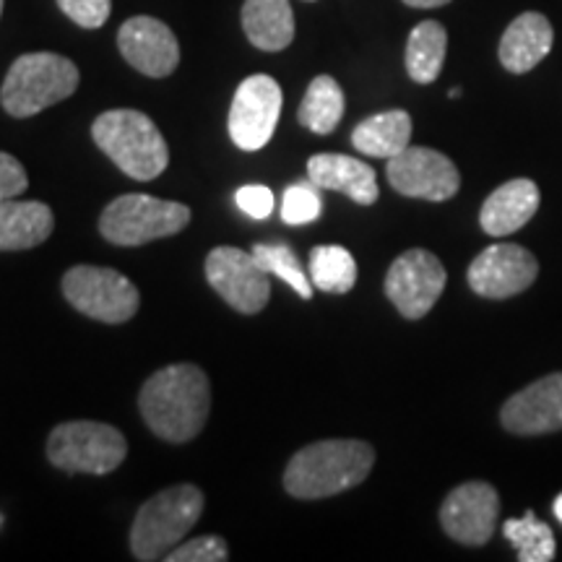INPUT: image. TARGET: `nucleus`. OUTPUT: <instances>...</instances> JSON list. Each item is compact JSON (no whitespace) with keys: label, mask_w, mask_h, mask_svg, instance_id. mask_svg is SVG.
I'll return each mask as SVG.
<instances>
[{"label":"nucleus","mask_w":562,"mask_h":562,"mask_svg":"<svg viewBox=\"0 0 562 562\" xmlns=\"http://www.w3.org/2000/svg\"><path fill=\"white\" fill-rule=\"evenodd\" d=\"M552 510H554V518H558V521L562 524V492L558 497H554V503H552Z\"/></svg>","instance_id":"nucleus-34"},{"label":"nucleus","mask_w":562,"mask_h":562,"mask_svg":"<svg viewBox=\"0 0 562 562\" xmlns=\"http://www.w3.org/2000/svg\"><path fill=\"white\" fill-rule=\"evenodd\" d=\"M149 430L167 442H188L203 430L211 412V385L199 364H167L138 393Z\"/></svg>","instance_id":"nucleus-1"},{"label":"nucleus","mask_w":562,"mask_h":562,"mask_svg":"<svg viewBox=\"0 0 562 562\" xmlns=\"http://www.w3.org/2000/svg\"><path fill=\"white\" fill-rule=\"evenodd\" d=\"M412 9H440V5H448L451 0H404Z\"/></svg>","instance_id":"nucleus-33"},{"label":"nucleus","mask_w":562,"mask_h":562,"mask_svg":"<svg viewBox=\"0 0 562 562\" xmlns=\"http://www.w3.org/2000/svg\"><path fill=\"white\" fill-rule=\"evenodd\" d=\"M501 422L513 435L562 430V372H552L510 396L501 412Z\"/></svg>","instance_id":"nucleus-16"},{"label":"nucleus","mask_w":562,"mask_h":562,"mask_svg":"<svg viewBox=\"0 0 562 562\" xmlns=\"http://www.w3.org/2000/svg\"><path fill=\"white\" fill-rule=\"evenodd\" d=\"M235 201L250 220H269L273 211V193L266 186H245L237 191Z\"/></svg>","instance_id":"nucleus-32"},{"label":"nucleus","mask_w":562,"mask_h":562,"mask_svg":"<svg viewBox=\"0 0 562 562\" xmlns=\"http://www.w3.org/2000/svg\"><path fill=\"white\" fill-rule=\"evenodd\" d=\"M128 456V440L104 422H60L47 438V459L68 474H110Z\"/></svg>","instance_id":"nucleus-6"},{"label":"nucleus","mask_w":562,"mask_h":562,"mask_svg":"<svg viewBox=\"0 0 562 562\" xmlns=\"http://www.w3.org/2000/svg\"><path fill=\"white\" fill-rule=\"evenodd\" d=\"M539 201H542V195H539L537 182L529 178L508 180L482 203V229L490 237H508L529 224L531 216L537 214Z\"/></svg>","instance_id":"nucleus-18"},{"label":"nucleus","mask_w":562,"mask_h":562,"mask_svg":"<svg viewBox=\"0 0 562 562\" xmlns=\"http://www.w3.org/2000/svg\"><path fill=\"white\" fill-rule=\"evenodd\" d=\"M412 140V117L406 110H385L368 117L351 131V146L364 157L391 159Z\"/></svg>","instance_id":"nucleus-22"},{"label":"nucleus","mask_w":562,"mask_h":562,"mask_svg":"<svg viewBox=\"0 0 562 562\" xmlns=\"http://www.w3.org/2000/svg\"><path fill=\"white\" fill-rule=\"evenodd\" d=\"M315 290L328 294H347L357 284V261L341 245H318L307 258Z\"/></svg>","instance_id":"nucleus-25"},{"label":"nucleus","mask_w":562,"mask_h":562,"mask_svg":"<svg viewBox=\"0 0 562 562\" xmlns=\"http://www.w3.org/2000/svg\"><path fill=\"white\" fill-rule=\"evenodd\" d=\"M501 497L487 482H467L451 490L440 505V524L448 537L459 544L482 547L495 533Z\"/></svg>","instance_id":"nucleus-14"},{"label":"nucleus","mask_w":562,"mask_h":562,"mask_svg":"<svg viewBox=\"0 0 562 562\" xmlns=\"http://www.w3.org/2000/svg\"><path fill=\"white\" fill-rule=\"evenodd\" d=\"M0 16H3V0H0Z\"/></svg>","instance_id":"nucleus-36"},{"label":"nucleus","mask_w":562,"mask_h":562,"mask_svg":"<svg viewBox=\"0 0 562 562\" xmlns=\"http://www.w3.org/2000/svg\"><path fill=\"white\" fill-rule=\"evenodd\" d=\"M91 138L117 170L138 182L159 178L170 165V149L149 115L138 110H108L91 123Z\"/></svg>","instance_id":"nucleus-3"},{"label":"nucleus","mask_w":562,"mask_h":562,"mask_svg":"<svg viewBox=\"0 0 562 562\" xmlns=\"http://www.w3.org/2000/svg\"><path fill=\"white\" fill-rule=\"evenodd\" d=\"M554 30L550 19L537 11H526L510 21L501 40V63L510 74H529L552 50Z\"/></svg>","instance_id":"nucleus-19"},{"label":"nucleus","mask_w":562,"mask_h":562,"mask_svg":"<svg viewBox=\"0 0 562 562\" xmlns=\"http://www.w3.org/2000/svg\"><path fill=\"white\" fill-rule=\"evenodd\" d=\"M229 558L227 542L216 533L206 537H195L191 542H182L167 554V562H224Z\"/></svg>","instance_id":"nucleus-29"},{"label":"nucleus","mask_w":562,"mask_h":562,"mask_svg":"<svg viewBox=\"0 0 562 562\" xmlns=\"http://www.w3.org/2000/svg\"><path fill=\"white\" fill-rule=\"evenodd\" d=\"M191 224V209L186 203L154 199L146 193H128L110 201L100 216L104 240L121 248H136L161 237L178 235Z\"/></svg>","instance_id":"nucleus-7"},{"label":"nucleus","mask_w":562,"mask_h":562,"mask_svg":"<svg viewBox=\"0 0 562 562\" xmlns=\"http://www.w3.org/2000/svg\"><path fill=\"white\" fill-rule=\"evenodd\" d=\"M203 513V492L195 484H175L140 505L131 529V552L140 562L165 560Z\"/></svg>","instance_id":"nucleus-5"},{"label":"nucleus","mask_w":562,"mask_h":562,"mask_svg":"<svg viewBox=\"0 0 562 562\" xmlns=\"http://www.w3.org/2000/svg\"><path fill=\"white\" fill-rule=\"evenodd\" d=\"M344 117V91L334 76H315L300 104L297 121L315 136H328Z\"/></svg>","instance_id":"nucleus-24"},{"label":"nucleus","mask_w":562,"mask_h":562,"mask_svg":"<svg viewBox=\"0 0 562 562\" xmlns=\"http://www.w3.org/2000/svg\"><path fill=\"white\" fill-rule=\"evenodd\" d=\"M505 539L516 547L518 560L521 562H550L554 560L558 544H554V533L544 521H537L533 510H526V516L510 518L503 524Z\"/></svg>","instance_id":"nucleus-26"},{"label":"nucleus","mask_w":562,"mask_h":562,"mask_svg":"<svg viewBox=\"0 0 562 562\" xmlns=\"http://www.w3.org/2000/svg\"><path fill=\"white\" fill-rule=\"evenodd\" d=\"M206 279L214 292L243 315H256L269 305L271 281L252 252L220 245L206 256Z\"/></svg>","instance_id":"nucleus-9"},{"label":"nucleus","mask_w":562,"mask_h":562,"mask_svg":"<svg viewBox=\"0 0 562 562\" xmlns=\"http://www.w3.org/2000/svg\"><path fill=\"white\" fill-rule=\"evenodd\" d=\"M448 50V32L440 21H422L406 40V74L417 83H432L440 76Z\"/></svg>","instance_id":"nucleus-23"},{"label":"nucleus","mask_w":562,"mask_h":562,"mask_svg":"<svg viewBox=\"0 0 562 562\" xmlns=\"http://www.w3.org/2000/svg\"><path fill=\"white\" fill-rule=\"evenodd\" d=\"M243 30L250 45L263 53H279L294 40V13L290 0H245Z\"/></svg>","instance_id":"nucleus-21"},{"label":"nucleus","mask_w":562,"mask_h":562,"mask_svg":"<svg viewBox=\"0 0 562 562\" xmlns=\"http://www.w3.org/2000/svg\"><path fill=\"white\" fill-rule=\"evenodd\" d=\"M117 47L138 74L151 79H165L180 66L178 37L165 21L154 16H133L125 21L117 32Z\"/></svg>","instance_id":"nucleus-15"},{"label":"nucleus","mask_w":562,"mask_h":562,"mask_svg":"<svg viewBox=\"0 0 562 562\" xmlns=\"http://www.w3.org/2000/svg\"><path fill=\"white\" fill-rule=\"evenodd\" d=\"M281 115V87L266 74L248 76L235 91L229 108V138L237 149L261 151L277 131Z\"/></svg>","instance_id":"nucleus-11"},{"label":"nucleus","mask_w":562,"mask_h":562,"mask_svg":"<svg viewBox=\"0 0 562 562\" xmlns=\"http://www.w3.org/2000/svg\"><path fill=\"white\" fill-rule=\"evenodd\" d=\"M30 188V178H26L24 165L11 154L0 151V201L16 199Z\"/></svg>","instance_id":"nucleus-31"},{"label":"nucleus","mask_w":562,"mask_h":562,"mask_svg":"<svg viewBox=\"0 0 562 562\" xmlns=\"http://www.w3.org/2000/svg\"><path fill=\"white\" fill-rule=\"evenodd\" d=\"M391 188L406 199L448 201L459 193L461 175L446 154L427 146H406L402 154L389 159L385 167Z\"/></svg>","instance_id":"nucleus-12"},{"label":"nucleus","mask_w":562,"mask_h":562,"mask_svg":"<svg viewBox=\"0 0 562 562\" xmlns=\"http://www.w3.org/2000/svg\"><path fill=\"white\" fill-rule=\"evenodd\" d=\"M448 97H451V100H456V97H461V89H451V94H448Z\"/></svg>","instance_id":"nucleus-35"},{"label":"nucleus","mask_w":562,"mask_h":562,"mask_svg":"<svg viewBox=\"0 0 562 562\" xmlns=\"http://www.w3.org/2000/svg\"><path fill=\"white\" fill-rule=\"evenodd\" d=\"M58 5L81 30H100L112 13V0H58Z\"/></svg>","instance_id":"nucleus-30"},{"label":"nucleus","mask_w":562,"mask_h":562,"mask_svg":"<svg viewBox=\"0 0 562 562\" xmlns=\"http://www.w3.org/2000/svg\"><path fill=\"white\" fill-rule=\"evenodd\" d=\"M448 273L430 250H406L385 273V294L409 321L425 318L446 290Z\"/></svg>","instance_id":"nucleus-10"},{"label":"nucleus","mask_w":562,"mask_h":562,"mask_svg":"<svg viewBox=\"0 0 562 562\" xmlns=\"http://www.w3.org/2000/svg\"><path fill=\"white\" fill-rule=\"evenodd\" d=\"M321 188L307 178L302 182H294L284 191V199H281V220L292 227H300V224H311L321 216L323 201H321Z\"/></svg>","instance_id":"nucleus-28"},{"label":"nucleus","mask_w":562,"mask_h":562,"mask_svg":"<svg viewBox=\"0 0 562 562\" xmlns=\"http://www.w3.org/2000/svg\"><path fill=\"white\" fill-rule=\"evenodd\" d=\"M307 178L321 191H339L360 206H372L381 195L375 170L368 161L344 157V154H315L307 161Z\"/></svg>","instance_id":"nucleus-17"},{"label":"nucleus","mask_w":562,"mask_h":562,"mask_svg":"<svg viewBox=\"0 0 562 562\" xmlns=\"http://www.w3.org/2000/svg\"><path fill=\"white\" fill-rule=\"evenodd\" d=\"M81 74L58 53H26L13 60L0 87V104L11 117H32L79 89Z\"/></svg>","instance_id":"nucleus-4"},{"label":"nucleus","mask_w":562,"mask_h":562,"mask_svg":"<svg viewBox=\"0 0 562 562\" xmlns=\"http://www.w3.org/2000/svg\"><path fill=\"white\" fill-rule=\"evenodd\" d=\"M539 261L521 245L495 243L484 248L469 266V286L480 297L508 300L521 294L537 281Z\"/></svg>","instance_id":"nucleus-13"},{"label":"nucleus","mask_w":562,"mask_h":562,"mask_svg":"<svg viewBox=\"0 0 562 562\" xmlns=\"http://www.w3.org/2000/svg\"><path fill=\"white\" fill-rule=\"evenodd\" d=\"M375 451L364 440H321L300 448L284 469V490L297 501H321L362 484Z\"/></svg>","instance_id":"nucleus-2"},{"label":"nucleus","mask_w":562,"mask_h":562,"mask_svg":"<svg viewBox=\"0 0 562 562\" xmlns=\"http://www.w3.org/2000/svg\"><path fill=\"white\" fill-rule=\"evenodd\" d=\"M53 209L42 201H0V250L37 248L53 235Z\"/></svg>","instance_id":"nucleus-20"},{"label":"nucleus","mask_w":562,"mask_h":562,"mask_svg":"<svg viewBox=\"0 0 562 562\" xmlns=\"http://www.w3.org/2000/svg\"><path fill=\"white\" fill-rule=\"evenodd\" d=\"M250 252L256 256V261L263 266L266 273H273V277L286 281V284H290L302 300L313 297V290H315L313 281L305 277V269H302L297 252H294L290 245H284V243H258V245H252Z\"/></svg>","instance_id":"nucleus-27"},{"label":"nucleus","mask_w":562,"mask_h":562,"mask_svg":"<svg viewBox=\"0 0 562 562\" xmlns=\"http://www.w3.org/2000/svg\"><path fill=\"white\" fill-rule=\"evenodd\" d=\"M63 294L76 311L100 323H125L138 313L140 294L136 284L115 269L74 266L63 277Z\"/></svg>","instance_id":"nucleus-8"}]
</instances>
